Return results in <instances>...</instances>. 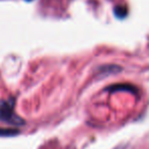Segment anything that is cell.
Instances as JSON below:
<instances>
[{"instance_id":"6da1fadb","label":"cell","mask_w":149,"mask_h":149,"mask_svg":"<svg viewBox=\"0 0 149 149\" xmlns=\"http://www.w3.org/2000/svg\"><path fill=\"white\" fill-rule=\"evenodd\" d=\"M0 120L17 123V116L13 111V101L9 100L0 101Z\"/></svg>"},{"instance_id":"7a4b0ae2","label":"cell","mask_w":149,"mask_h":149,"mask_svg":"<svg viewBox=\"0 0 149 149\" xmlns=\"http://www.w3.org/2000/svg\"><path fill=\"white\" fill-rule=\"evenodd\" d=\"M27 1H31V0H27Z\"/></svg>"}]
</instances>
